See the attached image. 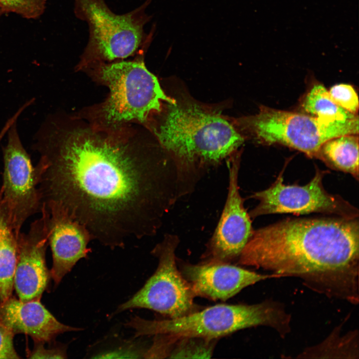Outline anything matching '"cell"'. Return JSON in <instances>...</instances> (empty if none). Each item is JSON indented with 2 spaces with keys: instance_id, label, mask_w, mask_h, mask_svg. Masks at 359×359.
Instances as JSON below:
<instances>
[{
  "instance_id": "obj_13",
  "label": "cell",
  "mask_w": 359,
  "mask_h": 359,
  "mask_svg": "<svg viewBox=\"0 0 359 359\" xmlns=\"http://www.w3.org/2000/svg\"><path fill=\"white\" fill-rule=\"evenodd\" d=\"M229 263L207 261L196 265L184 264L181 272L195 297L214 301H225L250 285L277 277L272 274H259Z\"/></svg>"
},
{
  "instance_id": "obj_10",
  "label": "cell",
  "mask_w": 359,
  "mask_h": 359,
  "mask_svg": "<svg viewBox=\"0 0 359 359\" xmlns=\"http://www.w3.org/2000/svg\"><path fill=\"white\" fill-rule=\"evenodd\" d=\"M3 148V172L0 192L10 224L16 237L26 220L40 212L41 200L35 169L24 148L17 121L8 130Z\"/></svg>"
},
{
  "instance_id": "obj_19",
  "label": "cell",
  "mask_w": 359,
  "mask_h": 359,
  "mask_svg": "<svg viewBox=\"0 0 359 359\" xmlns=\"http://www.w3.org/2000/svg\"><path fill=\"white\" fill-rule=\"evenodd\" d=\"M303 113L332 120L346 121L355 115L338 105L321 84H315L304 96L301 104Z\"/></svg>"
},
{
  "instance_id": "obj_18",
  "label": "cell",
  "mask_w": 359,
  "mask_h": 359,
  "mask_svg": "<svg viewBox=\"0 0 359 359\" xmlns=\"http://www.w3.org/2000/svg\"><path fill=\"white\" fill-rule=\"evenodd\" d=\"M340 332V328H336L323 342L307 348L298 358L359 359L358 332L342 336Z\"/></svg>"
},
{
  "instance_id": "obj_8",
  "label": "cell",
  "mask_w": 359,
  "mask_h": 359,
  "mask_svg": "<svg viewBox=\"0 0 359 359\" xmlns=\"http://www.w3.org/2000/svg\"><path fill=\"white\" fill-rule=\"evenodd\" d=\"M179 243L177 235L167 234L156 245L152 253L158 259L156 270L139 291L118 308L117 312L144 308L174 318L196 311L190 285L177 265Z\"/></svg>"
},
{
  "instance_id": "obj_14",
  "label": "cell",
  "mask_w": 359,
  "mask_h": 359,
  "mask_svg": "<svg viewBox=\"0 0 359 359\" xmlns=\"http://www.w3.org/2000/svg\"><path fill=\"white\" fill-rule=\"evenodd\" d=\"M41 212L46 217L52 256L50 275L57 285L79 260L87 257L90 252L88 245L92 239L82 225L67 215L43 209Z\"/></svg>"
},
{
  "instance_id": "obj_2",
  "label": "cell",
  "mask_w": 359,
  "mask_h": 359,
  "mask_svg": "<svg viewBox=\"0 0 359 359\" xmlns=\"http://www.w3.org/2000/svg\"><path fill=\"white\" fill-rule=\"evenodd\" d=\"M238 263L294 276L331 298L359 303L356 219L288 218L253 230Z\"/></svg>"
},
{
  "instance_id": "obj_22",
  "label": "cell",
  "mask_w": 359,
  "mask_h": 359,
  "mask_svg": "<svg viewBox=\"0 0 359 359\" xmlns=\"http://www.w3.org/2000/svg\"><path fill=\"white\" fill-rule=\"evenodd\" d=\"M14 335L0 323V359H19L13 345Z\"/></svg>"
},
{
  "instance_id": "obj_5",
  "label": "cell",
  "mask_w": 359,
  "mask_h": 359,
  "mask_svg": "<svg viewBox=\"0 0 359 359\" xmlns=\"http://www.w3.org/2000/svg\"><path fill=\"white\" fill-rule=\"evenodd\" d=\"M237 123L258 142L284 145L310 158H315L322 145L332 138L359 134L358 116L346 121L332 120L264 106L257 114Z\"/></svg>"
},
{
  "instance_id": "obj_23",
  "label": "cell",
  "mask_w": 359,
  "mask_h": 359,
  "mask_svg": "<svg viewBox=\"0 0 359 359\" xmlns=\"http://www.w3.org/2000/svg\"><path fill=\"white\" fill-rule=\"evenodd\" d=\"M37 344L29 355V358H65V351L60 349H46L43 342H36Z\"/></svg>"
},
{
  "instance_id": "obj_20",
  "label": "cell",
  "mask_w": 359,
  "mask_h": 359,
  "mask_svg": "<svg viewBox=\"0 0 359 359\" xmlns=\"http://www.w3.org/2000/svg\"><path fill=\"white\" fill-rule=\"evenodd\" d=\"M47 0H0L4 13L14 12L28 19H35L44 12Z\"/></svg>"
},
{
  "instance_id": "obj_17",
  "label": "cell",
  "mask_w": 359,
  "mask_h": 359,
  "mask_svg": "<svg viewBox=\"0 0 359 359\" xmlns=\"http://www.w3.org/2000/svg\"><path fill=\"white\" fill-rule=\"evenodd\" d=\"M17 258L16 238L0 193V302L12 296Z\"/></svg>"
},
{
  "instance_id": "obj_6",
  "label": "cell",
  "mask_w": 359,
  "mask_h": 359,
  "mask_svg": "<svg viewBox=\"0 0 359 359\" xmlns=\"http://www.w3.org/2000/svg\"><path fill=\"white\" fill-rule=\"evenodd\" d=\"M100 76L110 90L102 110L110 125L133 120L145 123L152 114L161 111L162 104L176 101L165 93L142 61L103 65Z\"/></svg>"
},
{
  "instance_id": "obj_7",
  "label": "cell",
  "mask_w": 359,
  "mask_h": 359,
  "mask_svg": "<svg viewBox=\"0 0 359 359\" xmlns=\"http://www.w3.org/2000/svg\"><path fill=\"white\" fill-rule=\"evenodd\" d=\"M148 4L147 1L134 10L119 15L104 0H74L76 17L89 26L85 59L111 61L134 54L144 42V26L149 20L145 10Z\"/></svg>"
},
{
  "instance_id": "obj_11",
  "label": "cell",
  "mask_w": 359,
  "mask_h": 359,
  "mask_svg": "<svg viewBox=\"0 0 359 359\" xmlns=\"http://www.w3.org/2000/svg\"><path fill=\"white\" fill-rule=\"evenodd\" d=\"M228 163L229 188L226 203L209 241L207 261L230 263L238 258L253 232L250 216L244 207L238 185L239 155L233 154Z\"/></svg>"
},
{
  "instance_id": "obj_4",
  "label": "cell",
  "mask_w": 359,
  "mask_h": 359,
  "mask_svg": "<svg viewBox=\"0 0 359 359\" xmlns=\"http://www.w3.org/2000/svg\"><path fill=\"white\" fill-rule=\"evenodd\" d=\"M291 316L279 303L218 304L177 318L148 320L138 316L127 323L135 337L162 335L175 344L185 338L212 341L246 328L265 326L282 337L290 330Z\"/></svg>"
},
{
  "instance_id": "obj_12",
  "label": "cell",
  "mask_w": 359,
  "mask_h": 359,
  "mask_svg": "<svg viewBox=\"0 0 359 359\" xmlns=\"http://www.w3.org/2000/svg\"><path fill=\"white\" fill-rule=\"evenodd\" d=\"M41 213V217L31 223L27 232H21L16 237L13 287L18 299L23 301L40 299L50 276L45 261L48 226L45 214Z\"/></svg>"
},
{
  "instance_id": "obj_3",
  "label": "cell",
  "mask_w": 359,
  "mask_h": 359,
  "mask_svg": "<svg viewBox=\"0 0 359 359\" xmlns=\"http://www.w3.org/2000/svg\"><path fill=\"white\" fill-rule=\"evenodd\" d=\"M161 123L154 131L159 142L173 159L180 194L195 181L197 166L218 163L232 155L244 138L228 120L191 101L168 103Z\"/></svg>"
},
{
  "instance_id": "obj_1",
  "label": "cell",
  "mask_w": 359,
  "mask_h": 359,
  "mask_svg": "<svg viewBox=\"0 0 359 359\" xmlns=\"http://www.w3.org/2000/svg\"><path fill=\"white\" fill-rule=\"evenodd\" d=\"M31 149L42 207L82 225L111 248L154 235L177 196V173L149 147L87 129L69 130L52 116Z\"/></svg>"
},
{
  "instance_id": "obj_24",
  "label": "cell",
  "mask_w": 359,
  "mask_h": 359,
  "mask_svg": "<svg viewBox=\"0 0 359 359\" xmlns=\"http://www.w3.org/2000/svg\"><path fill=\"white\" fill-rule=\"evenodd\" d=\"M12 123L10 120H7L2 128L0 131V143L3 138L6 135L7 132Z\"/></svg>"
},
{
  "instance_id": "obj_16",
  "label": "cell",
  "mask_w": 359,
  "mask_h": 359,
  "mask_svg": "<svg viewBox=\"0 0 359 359\" xmlns=\"http://www.w3.org/2000/svg\"><path fill=\"white\" fill-rule=\"evenodd\" d=\"M315 158L330 168L349 173L358 180V134L342 135L326 141Z\"/></svg>"
},
{
  "instance_id": "obj_21",
  "label": "cell",
  "mask_w": 359,
  "mask_h": 359,
  "mask_svg": "<svg viewBox=\"0 0 359 359\" xmlns=\"http://www.w3.org/2000/svg\"><path fill=\"white\" fill-rule=\"evenodd\" d=\"M328 92L338 105L350 113L357 115L359 110L358 96L351 85L337 84L332 87Z\"/></svg>"
},
{
  "instance_id": "obj_9",
  "label": "cell",
  "mask_w": 359,
  "mask_h": 359,
  "mask_svg": "<svg viewBox=\"0 0 359 359\" xmlns=\"http://www.w3.org/2000/svg\"><path fill=\"white\" fill-rule=\"evenodd\" d=\"M282 171L268 188L255 192L250 197L259 201L249 213L255 218L273 213L305 214L321 213L346 219L359 216L358 208L341 196L329 193L324 188L325 172L316 169L314 178L305 185H285Z\"/></svg>"
},
{
  "instance_id": "obj_25",
  "label": "cell",
  "mask_w": 359,
  "mask_h": 359,
  "mask_svg": "<svg viewBox=\"0 0 359 359\" xmlns=\"http://www.w3.org/2000/svg\"><path fill=\"white\" fill-rule=\"evenodd\" d=\"M3 13H4V12H3L1 7L0 6V18Z\"/></svg>"
},
{
  "instance_id": "obj_15",
  "label": "cell",
  "mask_w": 359,
  "mask_h": 359,
  "mask_svg": "<svg viewBox=\"0 0 359 359\" xmlns=\"http://www.w3.org/2000/svg\"><path fill=\"white\" fill-rule=\"evenodd\" d=\"M0 323L14 335L24 334L35 342H51L59 334L82 330L59 322L40 299L23 301L12 296L0 302Z\"/></svg>"
}]
</instances>
